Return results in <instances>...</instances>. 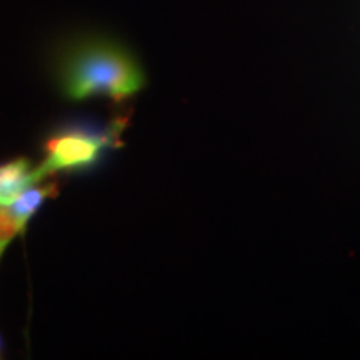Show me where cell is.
<instances>
[{
	"label": "cell",
	"instance_id": "1",
	"mask_svg": "<svg viewBox=\"0 0 360 360\" xmlns=\"http://www.w3.org/2000/svg\"><path fill=\"white\" fill-rule=\"evenodd\" d=\"M143 75L137 64L120 49L92 45L72 58L65 72V92L70 98L82 101L105 94L122 101L142 89Z\"/></svg>",
	"mask_w": 360,
	"mask_h": 360
},
{
	"label": "cell",
	"instance_id": "2",
	"mask_svg": "<svg viewBox=\"0 0 360 360\" xmlns=\"http://www.w3.org/2000/svg\"><path fill=\"white\" fill-rule=\"evenodd\" d=\"M117 141L114 134H85L67 132L51 139L45 147V159L37 165V172L42 179L57 170L85 167L97 159L102 148Z\"/></svg>",
	"mask_w": 360,
	"mask_h": 360
},
{
	"label": "cell",
	"instance_id": "3",
	"mask_svg": "<svg viewBox=\"0 0 360 360\" xmlns=\"http://www.w3.org/2000/svg\"><path fill=\"white\" fill-rule=\"evenodd\" d=\"M56 184L32 186L7 205H0V240L11 242L13 237L24 231L27 222L49 197L56 195Z\"/></svg>",
	"mask_w": 360,
	"mask_h": 360
},
{
	"label": "cell",
	"instance_id": "4",
	"mask_svg": "<svg viewBox=\"0 0 360 360\" xmlns=\"http://www.w3.org/2000/svg\"><path fill=\"white\" fill-rule=\"evenodd\" d=\"M37 167L29 160L17 159L0 165V205L11 204L20 197L27 188L42 182Z\"/></svg>",
	"mask_w": 360,
	"mask_h": 360
},
{
	"label": "cell",
	"instance_id": "5",
	"mask_svg": "<svg viewBox=\"0 0 360 360\" xmlns=\"http://www.w3.org/2000/svg\"><path fill=\"white\" fill-rule=\"evenodd\" d=\"M8 244H11V242H8V240H0V259H2L4 252H6Z\"/></svg>",
	"mask_w": 360,
	"mask_h": 360
}]
</instances>
